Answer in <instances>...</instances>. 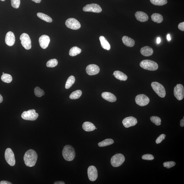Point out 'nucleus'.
I'll return each mask as SVG.
<instances>
[{
  "label": "nucleus",
  "instance_id": "f257e3e1",
  "mask_svg": "<svg viewBox=\"0 0 184 184\" xmlns=\"http://www.w3.org/2000/svg\"><path fill=\"white\" fill-rule=\"evenodd\" d=\"M38 155L35 150L29 149L25 154L24 160L25 165L29 167L34 166L36 164Z\"/></svg>",
  "mask_w": 184,
  "mask_h": 184
},
{
  "label": "nucleus",
  "instance_id": "f03ea898",
  "mask_svg": "<svg viewBox=\"0 0 184 184\" xmlns=\"http://www.w3.org/2000/svg\"><path fill=\"white\" fill-rule=\"evenodd\" d=\"M62 154L64 159L68 161H72L75 156V150L73 147L70 145H66L64 147Z\"/></svg>",
  "mask_w": 184,
  "mask_h": 184
},
{
  "label": "nucleus",
  "instance_id": "7ed1b4c3",
  "mask_svg": "<svg viewBox=\"0 0 184 184\" xmlns=\"http://www.w3.org/2000/svg\"><path fill=\"white\" fill-rule=\"evenodd\" d=\"M141 67L149 71H156L158 69V64L155 62L150 60H144L140 62Z\"/></svg>",
  "mask_w": 184,
  "mask_h": 184
},
{
  "label": "nucleus",
  "instance_id": "20e7f679",
  "mask_svg": "<svg viewBox=\"0 0 184 184\" xmlns=\"http://www.w3.org/2000/svg\"><path fill=\"white\" fill-rule=\"evenodd\" d=\"M125 158L122 154H115L111 157V165L113 167H118L124 163Z\"/></svg>",
  "mask_w": 184,
  "mask_h": 184
},
{
  "label": "nucleus",
  "instance_id": "39448f33",
  "mask_svg": "<svg viewBox=\"0 0 184 184\" xmlns=\"http://www.w3.org/2000/svg\"><path fill=\"white\" fill-rule=\"evenodd\" d=\"M153 89L160 97L163 98L166 95V91L163 86L157 82H154L151 84Z\"/></svg>",
  "mask_w": 184,
  "mask_h": 184
},
{
  "label": "nucleus",
  "instance_id": "423d86ee",
  "mask_svg": "<svg viewBox=\"0 0 184 184\" xmlns=\"http://www.w3.org/2000/svg\"><path fill=\"white\" fill-rule=\"evenodd\" d=\"M38 113L36 112L35 109L24 111L21 115V118L27 120L35 121L38 118Z\"/></svg>",
  "mask_w": 184,
  "mask_h": 184
},
{
  "label": "nucleus",
  "instance_id": "0eeeda50",
  "mask_svg": "<svg viewBox=\"0 0 184 184\" xmlns=\"http://www.w3.org/2000/svg\"><path fill=\"white\" fill-rule=\"evenodd\" d=\"M5 157L6 161L10 165L13 166L15 165V154L11 149L8 148L6 149Z\"/></svg>",
  "mask_w": 184,
  "mask_h": 184
},
{
  "label": "nucleus",
  "instance_id": "6e6552de",
  "mask_svg": "<svg viewBox=\"0 0 184 184\" xmlns=\"http://www.w3.org/2000/svg\"><path fill=\"white\" fill-rule=\"evenodd\" d=\"M21 44L26 50L30 49L32 48L31 40L29 35L26 33H23L20 37Z\"/></svg>",
  "mask_w": 184,
  "mask_h": 184
},
{
  "label": "nucleus",
  "instance_id": "1a4fd4ad",
  "mask_svg": "<svg viewBox=\"0 0 184 184\" xmlns=\"http://www.w3.org/2000/svg\"><path fill=\"white\" fill-rule=\"evenodd\" d=\"M65 24L68 28L73 30H77L81 27V24L79 21L77 19L73 18L67 19L66 21Z\"/></svg>",
  "mask_w": 184,
  "mask_h": 184
},
{
  "label": "nucleus",
  "instance_id": "9d476101",
  "mask_svg": "<svg viewBox=\"0 0 184 184\" xmlns=\"http://www.w3.org/2000/svg\"><path fill=\"white\" fill-rule=\"evenodd\" d=\"M135 101L137 104L141 107H144L149 103L150 99L147 96L144 94L137 95Z\"/></svg>",
  "mask_w": 184,
  "mask_h": 184
},
{
  "label": "nucleus",
  "instance_id": "9b49d317",
  "mask_svg": "<svg viewBox=\"0 0 184 184\" xmlns=\"http://www.w3.org/2000/svg\"><path fill=\"white\" fill-rule=\"evenodd\" d=\"M174 95L178 100H181L184 97V89L181 84H178L174 88Z\"/></svg>",
  "mask_w": 184,
  "mask_h": 184
},
{
  "label": "nucleus",
  "instance_id": "f8f14e48",
  "mask_svg": "<svg viewBox=\"0 0 184 184\" xmlns=\"http://www.w3.org/2000/svg\"><path fill=\"white\" fill-rule=\"evenodd\" d=\"M83 10L85 12H91L95 13H100L102 9L99 5L95 3L88 4L83 7Z\"/></svg>",
  "mask_w": 184,
  "mask_h": 184
},
{
  "label": "nucleus",
  "instance_id": "ddd939ff",
  "mask_svg": "<svg viewBox=\"0 0 184 184\" xmlns=\"http://www.w3.org/2000/svg\"><path fill=\"white\" fill-rule=\"evenodd\" d=\"M88 177L90 181H95L98 177V171L95 166H91L88 168L87 170Z\"/></svg>",
  "mask_w": 184,
  "mask_h": 184
},
{
  "label": "nucleus",
  "instance_id": "4468645a",
  "mask_svg": "<svg viewBox=\"0 0 184 184\" xmlns=\"http://www.w3.org/2000/svg\"><path fill=\"white\" fill-rule=\"evenodd\" d=\"M122 122L125 128H129L135 126L138 123V121L135 117L130 116L125 118L123 120Z\"/></svg>",
  "mask_w": 184,
  "mask_h": 184
},
{
  "label": "nucleus",
  "instance_id": "2eb2a0df",
  "mask_svg": "<svg viewBox=\"0 0 184 184\" xmlns=\"http://www.w3.org/2000/svg\"><path fill=\"white\" fill-rule=\"evenodd\" d=\"M100 69L97 65L95 64H89L86 68V72L90 75H93L98 74Z\"/></svg>",
  "mask_w": 184,
  "mask_h": 184
},
{
  "label": "nucleus",
  "instance_id": "dca6fc26",
  "mask_svg": "<svg viewBox=\"0 0 184 184\" xmlns=\"http://www.w3.org/2000/svg\"><path fill=\"white\" fill-rule=\"evenodd\" d=\"M50 42V37L47 35H43L39 39V43L41 48L46 49L48 48Z\"/></svg>",
  "mask_w": 184,
  "mask_h": 184
},
{
  "label": "nucleus",
  "instance_id": "f3484780",
  "mask_svg": "<svg viewBox=\"0 0 184 184\" xmlns=\"http://www.w3.org/2000/svg\"><path fill=\"white\" fill-rule=\"evenodd\" d=\"M5 42L9 46H12L15 42V37L14 33L11 32H9L6 35Z\"/></svg>",
  "mask_w": 184,
  "mask_h": 184
},
{
  "label": "nucleus",
  "instance_id": "a211bd4d",
  "mask_svg": "<svg viewBox=\"0 0 184 184\" xmlns=\"http://www.w3.org/2000/svg\"><path fill=\"white\" fill-rule=\"evenodd\" d=\"M103 98L111 102H114L117 100V98L113 93L109 92H104L102 93Z\"/></svg>",
  "mask_w": 184,
  "mask_h": 184
},
{
  "label": "nucleus",
  "instance_id": "6ab92c4d",
  "mask_svg": "<svg viewBox=\"0 0 184 184\" xmlns=\"http://www.w3.org/2000/svg\"><path fill=\"white\" fill-rule=\"evenodd\" d=\"M135 17L137 20L142 22H145L148 19L147 15L142 11L136 12L135 13Z\"/></svg>",
  "mask_w": 184,
  "mask_h": 184
},
{
  "label": "nucleus",
  "instance_id": "aec40b11",
  "mask_svg": "<svg viewBox=\"0 0 184 184\" xmlns=\"http://www.w3.org/2000/svg\"><path fill=\"white\" fill-rule=\"evenodd\" d=\"M154 50L152 48L148 46H145L140 50V53L143 56L148 57L151 56L153 54Z\"/></svg>",
  "mask_w": 184,
  "mask_h": 184
},
{
  "label": "nucleus",
  "instance_id": "412c9836",
  "mask_svg": "<svg viewBox=\"0 0 184 184\" xmlns=\"http://www.w3.org/2000/svg\"><path fill=\"white\" fill-rule=\"evenodd\" d=\"M122 41L124 44L129 47L134 46L135 42L134 39L127 36H124L122 38Z\"/></svg>",
  "mask_w": 184,
  "mask_h": 184
},
{
  "label": "nucleus",
  "instance_id": "4be33fe9",
  "mask_svg": "<svg viewBox=\"0 0 184 184\" xmlns=\"http://www.w3.org/2000/svg\"><path fill=\"white\" fill-rule=\"evenodd\" d=\"M82 128L84 131L87 132L92 131L95 129V125L89 122H84L82 126Z\"/></svg>",
  "mask_w": 184,
  "mask_h": 184
},
{
  "label": "nucleus",
  "instance_id": "5701e85b",
  "mask_svg": "<svg viewBox=\"0 0 184 184\" xmlns=\"http://www.w3.org/2000/svg\"><path fill=\"white\" fill-rule=\"evenodd\" d=\"M102 47L107 50H109L111 49V46L108 41L103 36H101L99 38Z\"/></svg>",
  "mask_w": 184,
  "mask_h": 184
},
{
  "label": "nucleus",
  "instance_id": "b1692460",
  "mask_svg": "<svg viewBox=\"0 0 184 184\" xmlns=\"http://www.w3.org/2000/svg\"><path fill=\"white\" fill-rule=\"evenodd\" d=\"M113 75L117 79L121 81H126L128 79L127 75L120 71H115L113 72Z\"/></svg>",
  "mask_w": 184,
  "mask_h": 184
},
{
  "label": "nucleus",
  "instance_id": "393cba45",
  "mask_svg": "<svg viewBox=\"0 0 184 184\" xmlns=\"http://www.w3.org/2000/svg\"><path fill=\"white\" fill-rule=\"evenodd\" d=\"M152 20L157 23H161L163 20V16L159 13H154L151 16Z\"/></svg>",
  "mask_w": 184,
  "mask_h": 184
},
{
  "label": "nucleus",
  "instance_id": "a878e982",
  "mask_svg": "<svg viewBox=\"0 0 184 184\" xmlns=\"http://www.w3.org/2000/svg\"><path fill=\"white\" fill-rule=\"evenodd\" d=\"M37 16L39 18L42 19V20L46 21L48 23H51L52 22L53 20L51 17L45 14L39 12L37 14Z\"/></svg>",
  "mask_w": 184,
  "mask_h": 184
},
{
  "label": "nucleus",
  "instance_id": "bb28decb",
  "mask_svg": "<svg viewBox=\"0 0 184 184\" xmlns=\"http://www.w3.org/2000/svg\"><path fill=\"white\" fill-rule=\"evenodd\" d=\"M113 142H114V141L111 139H107L99 142L98 144V145L100 147H104L113 144Z\"/></svg>",
  "mask_w": 184,
  "mask_h": 184
},
{
  "label": "nucleus",
  "instance_id": "cd10ccee",
  "mask_svg": "<svg viewBox=\"0 0 184 184\" xmlns=\"http://www.w3.org/2000/svg\"><path fill=\"white\" fill-rule=\"evenodd\" d=\"M82 50L76 46H74L71 48L69 51V55L71 56H75L81 53Z\"/></svg>",
  "mask_w": 184,
  "mask_h": 184
},
{
  "label": "nucleus",
  "instance_id": "c85d7f7f",
  "mask_svg": "<svg viewBox=\"0 0 184 184\" xmlns=\"http://www.w3.org/2000/svg\"><path fill=\"white\" fill-rule=\"evenodd\" d=\"M75 78L73 76H70L66 82L65 85L66 89H70L75 83Z\"/></svg>",
  "mask_w": 184,
  "mask_h": 184
},
{
  "label": "nucleus",
  "instance_id": "c756f323",
  "mask_svg": "<svg viewBox=\"0 0 184 184\" xmlns=\"http://www.w3.org/2000/svg\"><path fill=\"white\" fill-rule=\"evenodd\" d=\"M82 95L81 90H77L71 93L70 95V98L71 99H76L79 98Z\"/></svg>",
  "mask_w": 184,
  "mask_h": 184
},
{
  "label": "nucleus",
  "instance_id": "7c9ffc66",
  "mask_svg": "<svg viewBox=\"0 0 184 184\" xmlns=\"http://www.w3.org/2000/svg\"><path fill=\"white\" fill-rule=\"evenodd\" d=\"M1 80L5 83H9L12 81V76L8 74H4L1 76Z\"/></svg>",
  "mask_w": 184,
  "mask_h": 184
},
{
  "label": "nucleus",
  "instance_id": "2f4dec72",
  "mask_svg": "<svg viewBox=\"0 0 184 184\" xmlns=\"http://www.w3.org/2000/svg\"><path fill=\"white\" fill-rule=\"evenodd\" d=\"M151 3L156 6H162L166 4L167 0H150Z\"/></svg>",
  "mask_w": 184,
  "mask_h": 184
},
{
  "label": "nucleus",
  "instance_id": "473e14b6",
  "mask_svg": "<svg viewBox=\"0 0 184 184\" xmlns=\"http://www.w3.org/2000/svg\"><path fill=\"white\" fill-rule=\"evenodd\" d=\"M58 61L55 59H50L47 62L46 66L48 67L53 68L57 66Z\"/></svg>",
  "mask_w": 184,
  "mask_h": 184
},
{
  "label": "nucleus",
  "instance_id": "72a5a7b5",
  "mask_svg": "<svg viewBox=\"0 0 184 184\" xmlns=\"http://www.w3.org/2000/svg\"><path fill=\"white\" fill-rule=\"evenodd\" d=\"M150 120L156 126H160L161 125V120L160 117L158 116H152L150 117Z\"/></svg>",
  "mask_w": 184,
  "mask_h": 184
},
{
  "label": "nucleus",
  "instance_id": "f704fd0d",
  "mask_svg": "<svg viewBox=\"0 0 184 184\" xmlns=\"http://www.w3.org/2000/svg\"><path fill=\"white\" fill-rule=\"evenodd\" d=\"M34 92L35 95L38 97H42L45 94L44 91L38 87H36L35 88Z\"/></svg>",
  "mask_w": 184,
  "mask_h": 184
},
{
  "label": "nucleus",
  "instance_id": "c9c22d12",
  "mask_svg": "<svg viewBox=\"0 0 184 184\" xmlns=\"http://www.w3.org/2000/svg\"><path fill=\"white\" fill-rule=\"evenodd\" d=\"M11 3L14 8L18 9L20 4V0H11Z\"/></svg>",
  "mask_w": 184,
  "mask_h": 184
},
{
  "label": "nucleus",
  "instance_id": "e433bc0d",
  "mask_svg": "<svg viewBox=\"0 0 184 184\" xmlns=\"http://www.w3.org/2000/svg\"><path fill=\"white\" fill-rule=\"evenodd\" d=\"M176 163L174 161L166 162L163 163L164 167L168 168V169L174 167Z\"/></svg>",
  "mask_w": 184,
  "mask_h": 184
},
{
  "label": "nucleus",
  "instance_id": "4c0bfd02",
  "mask_svg": "<svg viewBox=\"0 0 184 184\" xmlns=\"http://www.w3.org/2000/svg\"><path fill=\"white\" fill-rule=\"evenodd\" d=\"M142 158L144 160H151L154 159V157L152 154H147L142 156Z\"/></svg>",
  "mask_w": 184,
  "mask_h": 184
},
{
  "label": "nucleus",
  "instance_id": "58836bf2",
  "mask_svg": "<svg viewBox=\"0 0 184 184\" xmlns=\"http://www.w3.org/2000/svg\"><path fill=\"white\" fill-rule=\"evenodd\" d=\"M166 135L164 134H162L160 135L159 136H158L157 138V139L156 140V143L157 144L160 143L162 141L165 139V138Z\"/></svg>",
  "mask_w": 184,
  "mask_h": 184
},
{
  "label": "nucleus",
  "instance_id": "ea45409f",
  "mask_svg": "<svg viewBox=\"0 0 184 184\" xmlns=\"http://www.w3.org/2000/svg\"><path fill=\"white\" fill-rule=\"evenodd\" d=\"M178 28L179 30L182 31H184V22L179 23L178 26Z\"/></svg>",
  "mask_w": 184,
  "mask_h": 184
},
{
  "label": "nucleus",
  "instance_id": "a19ab883",
  "mask_svg": "<svg viewBox=\"0 0 184 184\" xmlns=\"http://www.w3.org/2000/svg\"><path fill=\"white\" fill-rule=\"evenodd\" d=\"M12 183L10 182L6 181H1L0 182V184H11Z\"/></svg>",
  "mask_w": 184,
  "mask_h": 184
},
{
  "label": "nucleus",
  "instance_id": "79ce46f5",
  "mask_svg": "<svg viewBox=\"0 0 184 184\" xmlns=\"http://www.w3.org/2000/svg\"><path fill=\"white\" fill-rule=\"evenodd\" d=\"M184 118L183 117V119H181L180 122V126L181 127H183L184 126Z\"/></svg>",
  "mask_w": 184,
  "mask_h": 184
},
{
  "label": "nucleus",
  "instance_id": "37998d69",
  "mask_svg": "<svg viewBox=\"0 0 184 184\" xmlns=\"http://www.w3.org/2000/svg\"><path fill=\"white\" fill-rule=\"evenodd\" d=\"M54 184H65L64 182L62 181H58L55 182Z\"/></svg>",
  "mask_w": 184,
  "mask_h": 184
},
{
  "label": "nucleus",
  "instance_id": "c03bdc74",
  "mask_svg": "<svg viewBox=\"0 0 184 184\" xmlns=\"http://www.w3.org/2000/svg\"><path fill=\"white\" fill-rule=\"evenodd\" d=\"M32 1L37 3H40L42 1V0H32Z\"/></svg>",
  "mask_w": 184,
  "mask_h": 184
},
{
  "label": "nucleus",
  "instance_id": "a18cd8bd",
  "mask_svg": "<svg viewBox=\"0 0 184 184\" xmlns=\"http://www.w3.org/2000/svg\"><path fill=\"white\" fill-rule=\"evenodd\" d=\"M167 40L168 41H171V37H170V35L169 34H168L167 36Z\"/></svg>",
  "mask_w": 184,
  "mask_h": 184
},
{
  "label": "nucleus",
  "instance_id": "49530a36",
  "mask_svg": "<svg viewBox=\"0 0 184 184\" xmlns=\"http://www.w3.org/2000/svg\"><path fill=\"white\" fill-rule=\"evenodd\" d=\"M160 42H161V39H160V38H159V37H158L157 39V43L158 44H159L160 43Z\"/></svg>",
  "mask_w": 184,
  "mask_h": 184
},
{
  "label": "nucleus",
  "instance_id": "de8ad7c7",
  "mask_svg": "<svg viewBox=\"0 0 184 184\" xmlns=\"http://www.w3.org/2000/svg\"><path fill=\"white\" fill-rule=\"evenodd\" d=\"M3 101V98L1 95L0 94V103H1Z\"/></svg>",
  "mask_w": 184,
  "mask_h": 184
},
{
  "label": "nucleus",
  "instance_id": "09e8293b",
  "mask_svg": "<svg viewBox=\"0 0 184 184\" xmlns=\"http://www.w3.org/2000/svg\"><path fill=\"white\" fill-rule=\"evenodd\" d=\"M1 1H5V0H1Z\"/></svg>",
  "mask_w": 184,
  "mask_h": 184
},
{
  "label": "nucleus",
  "instance_id": "8fccbe9b",
  "mask_svg": "<svg viewBox=\"0 0 184 184\" xmlns=\"http://www.w3.org/2000/svg\"><path fill=\"white\" fill-rule=\"evenodd\" d=\"M5 74V73H4V72H3V74Z\"/></svg>",
  "mask_w": 184,
  "mask_h": 184
},
{
  "label": "nucleus",
  "instance_id": "3c124183",
  "mask_svg": "<svg viewBox=\"0 0 184 184\" xmlns=\"http://www.w3.org/2000/svg\"><path fill=\"white\" fill-rule=\"evenodd\" d=\"M95 129H97V128H95Z\"/></svg>",
  "mask_w": 184,
  "mask_h": 184
}]
</instances>
